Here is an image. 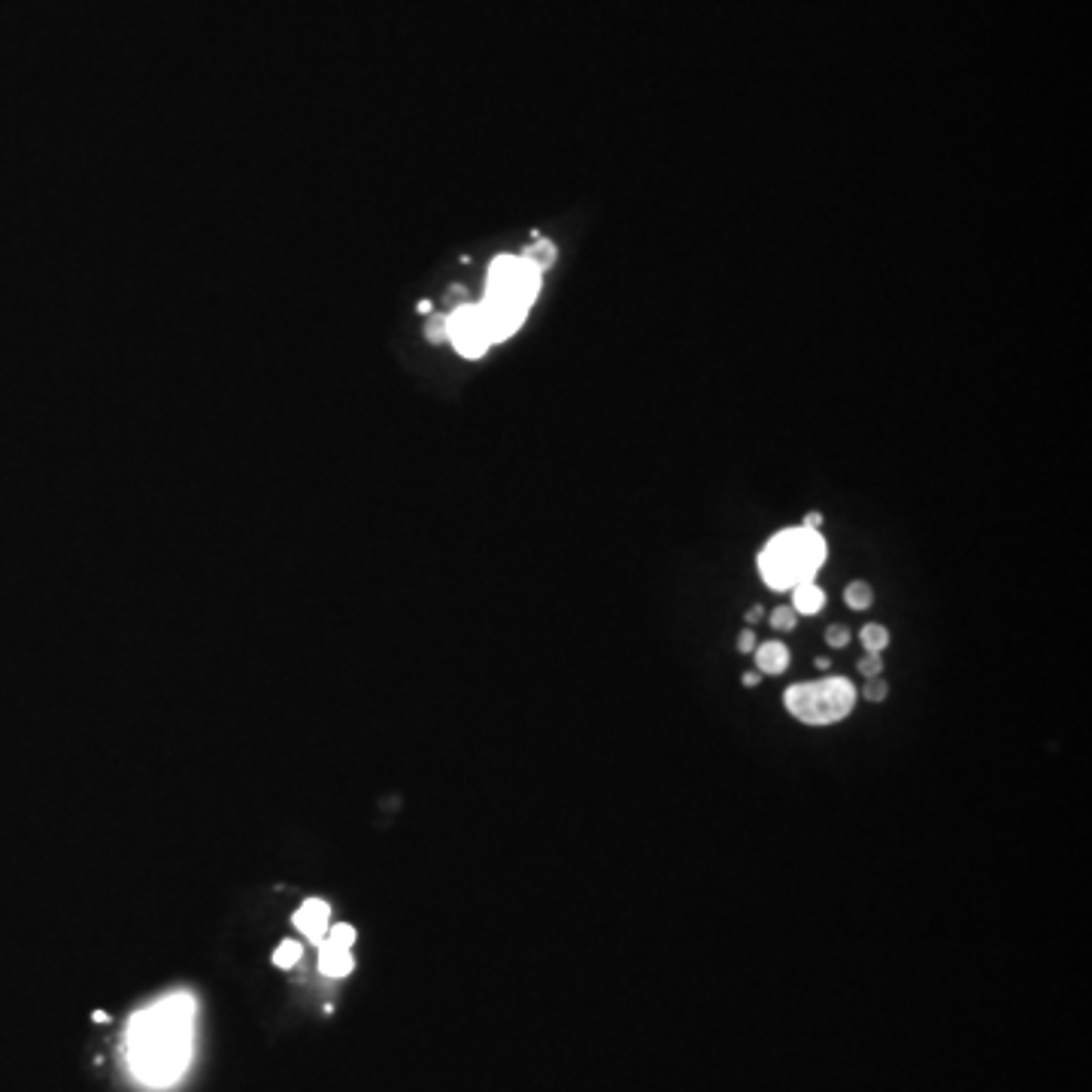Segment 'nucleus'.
<instances>
[{"instance_id": "1", "label": "nucleus", "mask_w": 1092, "mask_h": 1092, "mask_svg": "<svg viewBox=\"0 0 1092 1092\" xmlns=\"http://www.w3.org/2000/svg\"><path fill=\"white\" fill-rule=\"evenodd\" d=\"M198 1004L188 993H171L136 1010L125 1029V1062L143 1087L168 1090L191 1065Z\"/></svg>"}, {"instance_id": "2", "label": "nucleus", "mask_w": 1092, "mask_h": 1092, "mask_svg": "<svg viewBox=\"0 0 1092 1092\" xmlns=\"http://www.w3.org/2000/svg\"><path fill=\"white\" fill-rule=\"evenodd\" d=\"M825 558V541L817 532L789 528L780 532L771 544L759 552V571L774 592H786L811 583Z\"/></svg>"}, {"instance_id": "3", "label": "nucleus", "mask_w": 1092, "mask_h": 1092, "mask_svg": "<svg viewBox=\"0 0 1092 1092\" xmlns=\"http://www.w3.org/2000/svg\"><path fill=\"white\" fill-rule=\"evenodd\" d=\"M786 710L808 726H828L844 720L856 704V689L847 677H825L817 682H798L783 695Z\"/></svg>"}, {"instance_id": "4", "label": "nucleus", "mask_w": 1092, "mask_h": 1092, "mask_svg": "<svg viewBox=\"0 0 1092 1092\" xmlns=\"http://www.w3.org/2000/svg\"><path fill=\"white\" fill-rule=\"evenodd\" d=\"M541 289V271L532 268L525 259H510V255H501L492 262V271H489V298H501V301H510V304H519V307H528L535 301Z\"/></svg>"}, {"instance_id": "5", "label": "nucleus", "mask_w": 1092, "mask_h": 1092, "mask_svg": "<svg viewBox=\"0 0 1092 1092\" xmlns=\"http://www.w3.org/2000/svg\"><path fill=\"white\" fill-rule=\"evenodd\" d=\"M447 337L455 343V350L467 359H480L486 350H489V334L483 328V318H480V310L464 304L458 307L453 316H447Z\"/></svg>"}, {"instance_id": "6", "label": "nucleus", "mask_w": 1092, "mask_h": 1092, "mask_svg": "<svg viewBox=\"0 0 1092 1092\" xmlns=\"http://www.w3.org/2000/svg\"><path fill=\"white\" fill-rule=\"evenodd\" d=\"M356 941V929L353 926H334L328 929V935L318 944V968L328 977H346L353 971V956L350 947Z\"/></svg>"}, {"instance_id": "7", "label": "nucleus", "mask_w": 1092, "mask_h": 1092, "mask_svg": "<svg viewBox=\"0 0 1092 1092\" xmlns=\"http://www.w3.org/2000/svg\"><path fill=\"white\" fill-rule=\"evenodd\" d=\"M477 310H480L483 328H486L492 343L510 337L525 322V313H528V307H519V304H510V301H501V298H489V295H486V301Z\"/></svg>"}, {"instance_id": "8", "label": "nucleus", "mask_w": 1092, "mask_h": 1092, "mask_svg": "<svg viewBox=\"0 0 1092 1092\" xmlns=\"http://www.w3.org/2000/svg\"><path fill=\"white\" fill-rule=\"evenodd\" d=\"M328 919H331V908L322 899H307L298 913H295V926L304 938H310L313 944H322V938L328 935Z\"/></svg>"}, {"instance_id": "9", "label": "nucleus", "mask_w": 1092, "mask_h": 1092, "mask_svg": "<svg viewBox=\"0 0 1092 1092\" xmlns=\"http://www.w3.org/2000/svg\"><path fill=\"white\" fill-rule=\"evenodd\" d=\"M756 665L762 674H783L789 668V649L780 643V640H771V643H762L756 649Z\"/></svg>"}, {"instance_id": "10", "label": "nucleus", "mask_w": 1092, "mask_h": 1092, "mask_svg": "<svg viewBox=\"0 0 1092 1092\" xmlns=\"http://www.w3.org/2000/svg\"><path fill=\"white\" fill-rule=\"evenodd\" d=\"M792 607H795V613L817 616V613H822V607H825V592L819 589V586H814V580H811V583H801V586H795V601H792Z\"/></svg>"}, {"instance_id": "11", "label": "nucleus", "mask_w": 1092, "mask_h": 1092, "mask_svg": "<svg viewBox=\"0 0 1092 1092\" xmlns=\"http://www.w3.org/2000/svg\"><path fill=\"white\" fill-rule=\"evenodd\" d=\"M522 259L532 265V268H538V271L544 273L552 262H555V246L549 243V240H538V243H532L525 252H522Z\"/></svg>"}, {"instance_id": "12", "label": "nucleus", "mask_w": 1092, "mask_h": 1092, "mask_svg": "<svg viewBox=\"0 0 1092 1092\" xmlns=\"http://www.w3.org/2000/svg\"><path fill=\"white\" fill-rule=\"evenodd\" d=\"M844 601H847L850 610H868L871 601H874V592H871V586L865 580H853L847 586V592H844Z\"/></svg>"}, {"instance_id": "13", "label": "nucleus", "mask_w": 1092, "mask_h": 1092, "mask_svg": "<svg viewBox=\"0 0 1092 1092\" xmlns=\"http://www.w3.org/2000/svg\"><path fill=\"white\" fill-rule=\"evenodd\" d=\"M862 646L868 649V653H874V656H880L886 646H889V632L883 629V626H865L862 629Z\"/></svg>"}, {"instance_id": "14", "label": "nucleus", "mask_w": 1092, "mask_h": 1092, "mask_svg": "<svg viewBox=\"0 0 1092 1092\" xmlns=\"http://www.w3.org/2000/svg\"><path fill=\"white\" fill-rule=\"evenodd\" d=\"M298 959H301V947H298L295 941H282V944L276 947V953H273V962H276L279 968H292V965H298Z\"/></svg>"}, {"instance_id": "15", "label": "nucleus", "mask_w": 1092, "mask_h": 1092, "mask_svg": "<svg viewBox=\"0 0 1092 1092\" xmlns=\"http://www.w3.org/2000/svg\"><path fill=\"white\" fill-rule=\"evenodd\" d=\"M795 623H798V613H795V607H777L771 613V626L777 629V632H792L795 629Z\"/></svg>"}, {"instance_id": "16", "label": "nucleus", "mask_w": 1092, "mask_h": 1092, "mask_svg": "<svg viewBox=\"0 0 1092 1092\" xmlns=\"http://www.w3.org/2000/svg\"><path fill=\"white\" fill-rule=\"evenodd\" d=\"M859 674H862L865 680L880 677V674H883V659H880V656H874V653L862 656V659H859Z\"/></svg>"}, {"instance_id": "17", "label": "nucleus", "mask_w": 1092, "mask_h": 1092, "mask_svg": "<svg viewBox=\"0 0 1092 1092\" xmlns=\"http://www.w3.org/2000/svg\"><path fill=\"white\" fill-rule=\"evenodd\" d=\"M825 643L835 646V649L847 646V643H850V629H844V626H828V629H825Z\"/></svg>"}, {"instance_id": "18", "label": "nucleus", "mask_w": 1092, "mask_h": 1092, "mask_svg": "<svg viewBox=\"0 0 1092 1092\" xmlns=\"http://www.w3.org/2000/svg\"><path fill=\"white\" fill-rule=\"evenodd\" d=\"M862 692H865V698H868V701H883V698L889 695V686H886V680L874 677V680L865 682Z\"/></svg>"}, {"instance_id": "19", "label": "nucleus", "mask_w": 1092, "mask_h": 1092, "mask_svg": "<svg viewBox=\"0 0 1092 1092\" xmlns=\"http://www.w3.org/2000/svg\"><path fill=\"white\" fill-rule=\"evenodd\" d=\"M428 340H431V343H441V340H447V316H434V318H431V325H428Z\"/></svg>"}, {"instance_id": "20", "label": "nucleus", "mask_w": 1092, "mask_h": 1092, "mask_svg": "<svg viewBox=\"0 0 1092 1092\" xmlns=\"http://www.w3.org/2000/svg\"><path fill=\"white\" fill-rule=\"evenodd\" d=\"M737 649L740 653H750V649H756V635L747 629V632H740V637H737Z\"/></svg>"}, {"instance_id": "21", "label": "nucleus", "mask_w": 1092, "mask_h": 1092, "mask_svg": "<svg viewBox=\"0 0 1092 1092\" xmlns=\"http://www.w3.org/2000/svg\"><path fill=\"white\" fill-rule=\"evenodd\" d=\"M819 525H822V513H808V516H805V525H801V528H808V532H817Z\"/></svg>"}, {"instance_id": "22", "label": "nucleus", "mask_w": 1092, "mask_h": 1092, "mask_svg": "<svg viewBox=\"0 0 1092 1092\" xmlns=\"http://www.w3.org/2000/svg\"><path fill=\"white\" fill-rule=\"evenodd\" d=\"M762 616H765V610H762V607H759V604H756V607H750V610H747V623H759V619H762Z\"/></svg>"}, {"instance_id": "23", "label": "nucleus", "mask_w": 1092, "mask_h": 1092, "mask_svg": "<svg viewBox=\"0 0 1092 1092\" xmlns=\"http://www.w3.org/2000/svg\"><path fill=\"white\" fill-rule=\"evenodd\" d=\"M744 686H747V689H753V686H759V674H756V671H750V674H744Z\"/></svg>"}]
</instances>
